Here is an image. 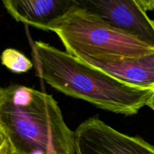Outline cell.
Masks as SVG:
<instances>
[{
    "label": "cell",
    "mask_w": 154,
    "mask_h": 154,
    "mask_svg": "<svg viewBox=\"0 0 154 154\" xmlns=\"http://www.w3.org/2000/svg\"><path fill=\"white\" fill-rule=\"evenodd\" d=\"M147 106L150 107L151 109H153L154 111V93L153 96H151V98L150 99V100L148 101V102H147Z\"/></svg>",
    "instance_id": "12"
},
{
    "label": "cell",
    "mask_w": 154,
    "mask_h": 154,
    "mask_svg": "<svg viewBox=\"0 0 154 154\" xmlns=\"http://www.w3.org/2000/svg\"><path fill=\"white\" fill-rule=\"evenodd\" d=\"M80 60L128 85L154 88V53L138 57L105 56Z\"/></svg>",
    "instance_id": "6"
},
{
    "label": "cell",
    "mask_w": 154,
    "mask_h": 154,
    "mask_svg": "<svg viewBox=\"0 0 154 154\" xmlns=\"http://www.w3.org/2000/svg\"><path fill=\"white\" fill-rule=\"evenodd\" d=\"M145 11H154V0H138Z\"/></svg>",
    "instance_id": "11"
},
{
    "label": "cell",
    "mask_w": 154,
    "mask_h": 154,
    "mask_svg": "<svg viewBox=\"0 0 154 154\" xmlns=\"http://www.w3.org/2000/svg\"><path fill=\"white\" fill-rule=\"evenodd\" d=\"M13 146L6 135H0V154H14Z\"/></svg>",
    "instance_id": "9"
},
{
    "label": "cell",
    "mask_w": 154,
    "mask_h": 154,
    "mask_svg": "<svg viewBox=\"0 0 154 154\" xmlns=\"http://www.w3.org/2000/svg\"><path fill=\"white\" fill-rule=\"evenodd\" d=\"M17 22L45 30L75 6L73 0H2Z\"/></svg>",
    "instance_id": "7"
},
{
    "label": "cell",
    "mask_w": 154,
    "mask_h": 154,
    "mask_svg": "<svg viewBox=\"0 0 154 154\" xmlns=\"http://www.w3.org/2000/svg\"><path fill=\"white\" fill-rule=\"evenodd\" d=\"M1 63L14 73H26L33 67V63L20 51L13 48L5 49L1 54Z\"/></svg>",
    "instance_id": "8"
},
{
    "label": "cell",
    "mask_w": 154,
    "mask_h": 154,
    "mask_svg": "<svg viewBox=\"0 0 154 154\" xmlns=\"http://www.w3.org/2000/svg\"><path fill=\"white\" fill-rule=\"evenodd\" d=\"M45 31L55 32L66 52L78 59L105 56L138 57L154 53V47L76 6L50 24Z\"/></svg>",
    "instance_id": "3"
},
{
    "label": "cell",
    "mask_w": 154,
    "mask_h": 154,
    "mask_svg": "<svg viewBox=\"0 0 154 154\" xmlns=\"http://www.w3.org/2000/svg\"><path fill=\"white\" fill-rule=\"evenodd\" d=\"M75 135L76 154H154V146L116 130L97 117L81 123Z\"/></svg>",
    "instance_id": "4"
},
{
    "label": "cell",
    "mask_w": 154,
    "mask_h": 154,
    "mask_svg": "<svg viewBox=\"0 0 154 154\" xmlns=\"http://www.w3.org/2000/svg\"><path fill=\"white\" fill-rule=\"evenodd\" d=\"M73 1L76 7L154 47V20L149 17L138 0Z\"/></svg>",
    "instance_id": "5"
},
{
    "label": "cell",
    "mask_w": 154,
    "mask_h": 154,
    "mask_svg": "<svg viewBox=\"0 0 154 154\" xmlns=\"http://www.w3.org/2000/svg\"><path fill=\"white\" fill-rule=\"evenodd\" d=\"M5 89L1 118L14 154H76L75 132L51 95L19 84Z\"/></svg>",
    "instance_id": "2"
},
{
    "label": "cell",
    "mask_w": 154,
    "mask_h": 154,
    "mask_svg": "<svg viewBox=\"0 0 154 154\" xmlns=\"http://www.w3.org/2000/svg\"><path fill=\"white\" fill-rule=\"evenodd\" d=\"M33 57L38 75L51 87L111 112L136 114L154 93V88L128 85L45 42H35Z\"/></svg>",
    "instance_id": "1"
},
{
    "label": "cell",
    "mask_w": 154,
    "mask_h": 154,
    "mask_svg": "<svg viewBox=\"0 0 154 154\" xmlns=\"http://www.w3.org/2000/svg\"><path fill=\"white\" fill-rule=\"evenodd\" d=\"M5 99V89L0 87V135L8 136L7 134H6L4 126H3V123L1 118V111L3 104H4Z\"/></svg>",
    "instance_id": "10"
}]
</instances>
